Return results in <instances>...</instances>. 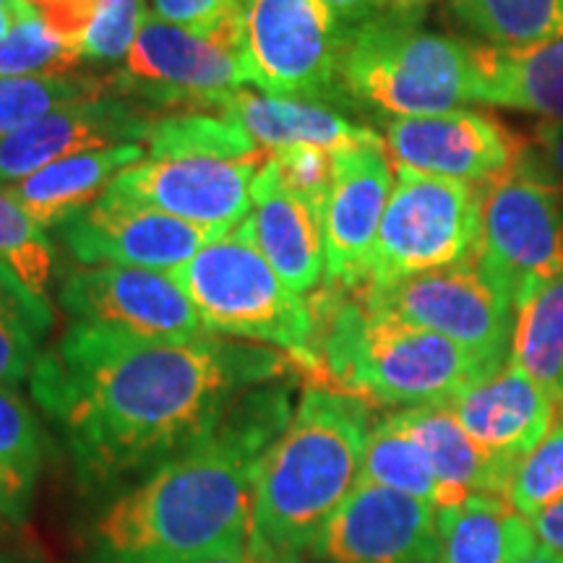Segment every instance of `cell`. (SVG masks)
Masks as SVG:
<instances>
[{
    "instance_id": "6da1fadb",
    "label": "cell",
    "mask_w": 563,
    "mask_h": 563,
    "mask_svg": "<svg viewBox=\"0 0 563 563\" xmlns=\"http://www.w3.org/2000/svg\"><path fill=\"white\" fill-rule=\"evenodd\" d=\"M290 373H298L290 355L264 344L214 334L150 340L74 321L30 382L76 473L104 488L186 452L241 394Z\"/></svg>"
},
{
    "instance_id": "7a4b0ae2",
    "label": "cell",
    "mask_w": 563,
    "mask_h": 563,
    "mask_svg": "<svg viewBox=\"0 0 563 563\" xmlns=\"http://www.w3.org/2000/svg\"><path fill=\"white\" fill-rule=\"evenodd\" d=\"M292 386H253L201 441L118 496L97 522V563H203L251 545L253 485L292 420Z\"/></svg>"
},
{
    "instance_id": "3957f363",
    "label": "cell",
    "mask_w": 563,
    "mask_h": 563,
    "mask_svg": "<svg viewBox=\"0 0 563 563\" xmlns=\"http://www.w3.org/2000/svg\"><path fill=\"white\" fill-rule=\"evenodd\" d=\"M371 407L306 386L292 420L266 449L253 485L251 551L262 563H302L321 527L361 481Z\"/></svg>"
},
{
    "instance_id": "277c9868",
    "label": "cell",
    "mask_w": 563,
    "mask_h": 563,
    "mask_svg": "<svg viewBox=\"0 0 563 563\" xmlns=\"http://www.w3.org/2000/svg\"><path fill=\"white\" fill-rule=\"evenodd\" d=\"M319 384L368 407L449 405L493 368L446 336L373 313L352 290L327 285L311 298Z\"/></svg>"
},
{
    "instance_id": "5b68a950",
    "label": "cell",
    "mask_w": 563,
    "mask_h": 563,
    "mask_svg": "<svg viewBox=\"0 0 563 563\" xmlns=\"http://www.w3.org/2000/svg\"><path fill=\"white\" fill-rule=\"evenodd\" d=\"M340 79L350 100L397 118L462 110L481 91L473 42L422 30L402 13L347 32Z\"/></svg>"
},
{
    "instance_id": "8992f818",
    "label": "cell",
    "mask_w": 563,
    "mask_h": 563,
    "mask_svg": "<svg viewBox=\"0 0 563 563\" xmlns=\"http://www.w3.org/2000/svg\"><path fill=\"white\" fill-rule=\"evenodd\" d=\"M170 279L191 298L209 334L272 344L290 355L308 386L319 384L311 300L279 279L241 224L203 245Z\"/></svg>"
},
{
    "instance_id": "52a82bcc",
    "label": "cell",
    "mask_w": 563,
    "mask_h": 563,
    "mask_svg": "<svg viewBox=\"0 0 563 563\" xmlns=\"http://www.w3.org/2000/svg\"><path fill=\"white\" fill-rule=\"evenodd\" d=\"M115 76V95L157 112H222L251 84L243 51V16L209 32L146 13Z\"/></svg>"
},
{
    "instance_id": "ba28073f",
    "label": "cell",
    "mask_w": 563,
    "mask_h": 563,
    "mask_svg": "<svg viewBox=\"0 0 563 563\" xmlns=\"http://www.w3.org/2000/svg\"><path fill=\"white\" fill-rule=\"evenodd\" d=\"M477 269L514 306L563 274V183L525 152L483 191Z\"/></svg>"
},
{
    "instance_id": "9c48e42d",
    "label": "cell",
    "mask_w": 563,
    "mask_h": 563,
    "mask_svg": "<svg viewBox=\"0 0 563 563\" xmlns=\"http://www.w3.org/2000/svg\"><path fill=\"white\" fill-rule=\"evenodd\" d=\"M483 191L485 186L397 165L363 287H389L418 274L475 262Z\"/></svg>"
},
{
    "instance_id": "30bf717a",
    "label": "cell",
    "mask_w": 563,
    "mask_h": 563,
    "mask_svg": "<svg viewBox=\"0 0 563 563\" xmlns=\"http://www.w3.org/2000/svg\"><path fill=\"white\" fill-rule=\"evenodd\" d=\"M347 30L323 0H245L243 51L251 84L272 97L332 102L342 91Z\"/></svg>"
},
{
    "instance_id": "8fae6325",
    "label": "cell",
    "mask_w": 563,
    "mask_h": 563,
    "mask_svg": "<svg viewBox=\"0 0 563 563\" xmlns=\"http://www.w3.org/2000/svg\"><path fill=\"white\" fill-rule=\"evenodd\" d=\"M352 292L368 311L446 336L493 368H501L506 347H511L517 313L483 277L477 262L418 274L389 287H361Z\"/></svg>"
},
{
    "instance_id": "7c38bea8",
    "label": "cell",
    "mask_w": 563,
    "mask_h": 563,
    "mask_svg": "<svg viewBox=\"0 0 563 563\" xmlns=\"http://www.w3.org/2000/svg\"><path fill=\"white\" fill-rule=\"evenodd\" d=\"M266 159L269 154L251 159L150 157L125 167L104 194L133 207L230 232L249 217L253 178Z\"/></svg>"
},
{
    "instance_id": "4fadbf2b",
    "label": "cell",
    "mask_w": 563,
    "mask_h": 563,
    "mask_svg": "<svg viewBox=\"0 0 563 563\" xmlns=\"http://www.w3.org/2000/svg\"><path fill=\"white\" fill-rule=\"evenodd\" d=\"M321 563H435L439 509L422 498L357 481L321 527Z\"/></svg>"
},
{
    "instance_id": "5bb4252c",
    "label": "cell",
    "mask_w": 563,
    "mask_h": 563,
    "mask_svg": "<svg viewBox=\"0 0 563 563\" xmlns=\"http://www.w3.org/2000/svg\"><path fill=\"white\" fill-rule=\"evenodd\" d=\"M74 321L100 323L150 340L209 336L191 298L170 274L133 266H81L63 279L58 295Z\"/></svg>"
},
{
    "instance_id": "9a60e30c",
    "label": "cell",
    "mask_w": 563,
    "mask_h": 563,
    "mask_svg": "<svg viewBox=\"0 0 563 563\" xmlns=\"http://www.w3.org/2000/svg\"><path fill=\"white\" fill-rule=\"evenodd\" d=\"M58 232L66 249L87 266H133L165 274L191 262L203 245L228 235L162 211L133 207L110 194L63 222Z\"/></svg>"
},
{
    "instance_id": "2e32d148",
    "label": "cell",
    "mask_w": 563,
    "mask_h": 563,
    "mask_svg": "<svg viewBox=\"0 0 563 563\" xmlns=\"http://www.w3.org/2000/svg\"><path fill=\"white\" fill-rule=\"evenodd\" d=\"M384 141L397 165L470 186H490L525 157L509 125L475 110L397 118L386 123Z\"/></svg>"
},
{
    "instance_id": "e0dca14e",
    "label": "cell",
    "mask_w": 563,
    "mask_h": 563,
    "mask_svg": "<svg viewBox=\"0 0 563 563\" xmlns=\"http://www.w3.org/2000/svg\"><path fill=\"white\" fill-rule=\"evenodd\" d=\"M334 175L323 207L327 285L361 290L394 180L386 141H363L332 152Z\"/></svg>"
},
{
    "instance_id": "ac0fdd59",
    "label": "cell",
    "mask_w": 563,
    "mask_h": 563,
    "mask_svg": "<svg viewBox=\"0 0 563 563\" xmlns=\"http://www.w3.org/2000/svg\"><path fill=\"white\" fill-rule=\"evenodd\" d=\"M157 118V110L115 95L47 112L0 139V186L30 178L42 167L76 154L146 141Z\"/></svg>"
},
{
    "instance_id": "d6986e66",
    "label": "cell",
    "mask_w": 563,
    "mask_h": 563,
    "mask_svg": "<svg viewBox=\"0 0 563 563\" xmlns=\"http://www.w3.org/2000/svg\"><path fill=\"white\" fill-rule=\"evenodd\" d=\"M449 407L470 439L509 481L519 460L538 446L555 418L553 399L511 361L456 394Z\"/></svg>"
},
{
    "instance_id": "ffe728a7",
    "label": "cell",
    "mask_w": 563,
    "mask_h": 563,
    "mask_svg": "<svg viewBox=\"0 0 563 563\" xmlns=\"http://www.w3.org/2000/svg\"><path fill=\"white\" fill-rule=\"evenodd\" d=\"M251 201L241 222L245 235L295 295L313 292L327 274L323 211L282 183L272 157L253 178Z\"/></svg>"
},
{
    "instance_id": "44dd1931",
    "label": "cell",
    "mask_w": 563,
    "mask_h": 563,
    "mask_svg": "<svg viewBox=\"0 0 563 563\" xmlns=\"http://www.w3.org/2000/svg\"><path fill=\"white\" fill-rule=\"evenodd\" d=\"M141 159L144 150L139 144L112 146L58 159L32 173L30 178L0 188L30 220L42 230H51L100 201L112 180Z\"/></svg>"
},
{
    "instance_id": "7402d4cb",
    "label": "cell",
    "mask_w": 563,
    "mask_h": 563,
    "mask_svg": "<svg viewBox=\"0 0 563 563\" xmlns=\"http://www.w3.org/2000/svg\"><path fill=\"white\" fill-rule=\"evenodd\" d=\"M407 431L415 435L431 462L439 498L435 509H454L467 501L473 493H493L504 496L509 488V475L481 452V446L470 439L462 422L456 420L449 405H426L399 410Z\"/></svg>"
},
{
    "instance_id": "603a6c76",
    "label": "cell",
    "mask_w": 563,
    "mask_h": 563,
    "mask_svg": "<svg viewBox=\"0 0 563 563\" xmlns=\"http://www.w3.org/2000/svg\"><path fill=\"white\" fill-rule=\"evenodd\" d=\"M477 102L563 123V37L530 47L475 45Z\"/></svg>"
},
{
    "instance_id": "cb8c5ba5",
    "label": "cell",
    "mask_w": 563,
    "mask_h": 563,
    "mask_svg": "<svg viewBox=\"0 0 563 563\" xmlns=\"http://www.w3.org/2000/svg\"><path fill=\"white\" fill-rule=\"evenodd\" d=\"M222 112L266 152L287 144H316L336 152L342 146L378 139L365 125L350 123L342 112L329 108L327 102L292 100V97H272L238 89Z\"/></svg>"
},
{
    "instance_id": "d4e9b609",
    "label": "cell",
    "mask_w": 563,
    "mask_h": 563,
    "mask_svg": "<svg viewBox=\"0 0 563 563\" xmlns=\"http://www.w3.org/2000/svg\"><path fill=\"white\" fill-rule=\"evenodd\" d=\"M534 548L532 522L504 496L473 493L454 509L439 511L435 563H519Z\"/></svg>"
},
{
    "instance_id": "484cf974",
    "label": "cell",
    "mask_w": 563,
    "mask_h": 563,
    "mask_svg": "<svg viewBox=\"0 0 563 563\" xmlns=\"http://www.w3.org/2000/svg\"><path fill=\"white\" fill-rule=\"evenodd\" d=\"M45 441L32 405L19 389H0V517L21 525L37 490Z\"/></svg>"
},
{
    "instance_id": "4316f807",
    "label": "cell",
    "mask_w": 563,
    "mask_h": 563,
    "mask_svg": "<svg viewBox=\"0 0 563 563\" xmlns=\"http://www.w3.org/2000/svg\"><path fill=\"white\" fill-rule=\"evenodd\" d=\"M511 363L563 407V274L532 292L514 316Z\"/></svg>"
},
{
    "instance_id": "83f0119b",
    "label": "cell",
    "mask_w": 563,
    "mask_h": 563,
    "mask_svg": "<svg viewBox=\"0 0 563 563\" xmlns=\"http://www.w3.org/2000/svg\"><path fill=\"white\" fill-rule=\"evenodd\" d=\"M449 9L490 47L514 51L563 37V0H449Z\"/></svg>"
},
{
    "instance_id": "f1b7e54d",
    "label": "cell",
    "mask_w": 563,
    "mask_h": 563,
    "mask_svg": "<svg viewBox=\"0 0 563 563\" xmlns=\"http://www.w3.org/2000/svg\"><path fill=\"white\" fill-rule=\"evenodd\" d=\"M152 159L173 157H214L251 159L269 154L253 141L241 125L224 112H159L150 139Z\"/></svg>"
},
{
    "instance_id": "f546056e",
    "label": "cell",
    "mask_w": 563,
    "mask_h": 563,
    "mask_svg": "<svg viewBox=\"0 0 563 563\" xmlns=\"http://www.w3.org/2000/svg\"><path fill=\"white\" fill-rule=\"evenodd\" d=\"M361 481L407 493L433 504L439 498V481L426 452L415 435L407 431L402 415L394 412L371 428L365 443Z\"/></svg>"
},
{
    "instance_id": "4dcf8cb0",
    "label": "cell",
    "mask_w": 563,
    "mask_h": 563,
    "mask_svg": "<svg viewBox=\"0 0 563 563\" xmlns=\"http://www.w3.org/2000/svg\"><path fill=\"white\" fill-rule=\"evenodd\" d=\"M53 323V308L32 298L9 269L0 266V389L32 376L40 340Z\"/></svg>"
},
{
    "instance_id": "1f68e13d",
    "label": "cell",
    "mask_w": 563,
    "mask_h": 563,
    "mask_svg": "<svg viewBox=\"0 0 563 563\" xmlns=\"http://www.w3.org/2000/svg\"><path fill=\"white\" fill-rule=\"evenodd\" d=\"M115 95V76H0V139L66 104ZM118 97V95H115Z\"/></svg>"
},
{
    "instance_id": "d6a6232c",
    "label": "cell",
    "mask_w": 563,
    "mask_h": 563,
    "mask_svg": "<svg viewBox=\"0 0 563 563\" xmlns=\"http://www.w3.org/2000/svg\"><path fill=\"white\" fill-rule=\"evenodd\" d=\"M81 60L79 47L53 32L30 5L21 11L9 37L0 45V76L60 79V76H76Z\"/></svg>"
},
{
    "instance_id": "836d02e7",
    "label": "cell",
    "mask_w": 563,
    "mask_h": 563,
    "mask_svg": "<svg viewBox=\"0 0 563 563\" xmlns=\"http://www.w3.org/2000/svg\"><path fill=\"white\" fill-rule=\"evenodd\" d=\"M0 266L9 269L19 285L42 306L53 277V245L45 230L21 211L0 188Z\"/></svg>"
},
{
    "instance_id": "e575fe53",
    "label": "cell",
    "mask_w": 563,
    "mask_h": 563,
    "mask_svg": "<svg viewBox=\"0 0 563 563\" xmlns=\"http://www.w3.org/2000/svg\"><path fill=\"white\" fill-rule=\"evenodd\" d=\"M506 501L527 519L563 501V410H555L551 431L514 467Z\"/></svg>"
},
{
    "instance_id": "d590c367",
    "label": "cell",
    "mask_w": 563,
    "mask_h": 563,
    "mask_svg": "<svg viewBox=\"0 0 563 563\" xmlns=\"http://www.w3.org/2000/svg\"><path fill=\"white\" fill-rule=\"evenodd\" d=\"M144 19V0H102L81 42V58L104 63L129 55Z\"/></svg>"
},
{
    "instance_id": "8d00e7d4",
    "label": "cell",
    "mask_w": 563,
    "mask_h": 563,
    "mask_svg": "<svg viewBox=\"0 0 563 563\" xmlns=\"http://www.w3.org/2000/svg\"><path fill=\"white\" fill-rule=\"evenodd\" d=\"M269 157L277 165L282 183L300 199L323 211L334 175L332 152L316 144H287L272 150Z\"/></svg>"
},
{
    "instance_id": "74e56055",
    "label": "cell",
    "mask_w": 563,
    "mask_h": 563,
    "mask_svg": "<svg viewBox=\"0 0 563 563\" xmlns=\"http://www.w3.org/2000/svg\"><path fill=\"white\" fill-rule=\"evenodd\" d=\"M102 0H26V5L37 13V16L58 32L63 40L79 47L87 37L91 21H95L97 11H100Z\"/></svg>"
},
{
    "instance_id": "f35d334b",
    "label": "cell",
    "mask_w": 563,
    "mask_h": 563,
    "mask_svg": "<svg viewBox=\"0 0 563 563\" xmlns=\"http://www.w3.org/2000/svg\"><path fill=\"white\" fill-rule=\"evenodd\" d=\"M534 154L532 157L563 183V123H540L534 129Z\"/></svg>"
},
{
    "instance_id": "ab89813d",
    "label": "cell",
    "mask_w": 563,
    "mask_h": 563,
    "mask_svg": "<svg viewBox=\"0 0 563 563\" xmlns=\"http://www.w3.org/2000/svg\"><path fill=\"white\" fill-rule=\"evenodd\" d=\"M344 30H357L365 21L386 13L384 0H323Z\"/></svg>"
},
{
    "instance_id": "60d3db41",
    "label": "cell",
    "mask_w": 563,
    "mask_h": 563,
    "mask_svg": "<svg viewBox=\"0 0 563 563\" xmlns=\"http://www.w3.org/2000/svg\"><path fill=\"white\" fill-rule=\"evenodd\" d=\"M530 522L538 543L563 555V501L548 506L545 511L534 514Z\"/></svg>"
},
{
    "instance_id": "b9f144b4",
    "label": "cell",
    "mask_w": 563,
    "mask_h": 563,
    "mask_svg": "<svg viewBox=\"0 0 563 563\" xmlns=\"http://www.w3.org/2000/svg\"><path fill=\"white\" fill-rule=\"evenodd\" d=\"M435 0H384L386 13H402V16H420Z\"/></svg>"
},
{
    "instance_id": "7bdbcfd3",
    "label": "cell",
    "mask_w": 563,
    "mask_h": 563,
    "mask_svg": "<svg viewBox=\"0 0 563 563\" xmlns=\"http://www.w3.org/2000/svg\"><path fill=\"white\" fill-rule=\"evenodd\" d=\"M203 563H262V561L256 559V553L251 551V545H241V548H235V551L214 555V559H209Z\"/></svg>"
},
{
    "instance_id": "ee69618b",
    "label": "cell",
    "mask_w": 563,
    "mask_h": 563,
    "mask_svg": "<svg viewBox=\"0 0 563 563\" xmlns=\"http://www.w3.org/2000/svg\"><path fill=\"white\" fill-rule=\"evenodd\" d=\"M519 563H563V555H559L555 551H551V548L538 543V548H534L532 553H527Z\"/></svg>"
},
{
    "instance_id": "f6af8a7d",
    "label": "cell",
    "mask_w": 563,
    "mask_h": 563,
    "mask_svg": "<svg viewBox=\"0 0 563 563\" xmlns=\"http://www.w3.org/2000/svg\"><path fill=\"white\" fill-rule=\"evenodd\" d=\"M19 16L21 13H16V11L0 9V45H3L5 37H9V32L13 30V24H16Z\"/></svg>"
},
{
    "instance_id": "bcb514c9",
    "label": "cell",
    "mask_w": 563,
    "mask_h": 563,
    "mask_svg": "<svg viewBox=\"0 0 563 563\" xmlns=\"http://www.w3.org/2000/svg\"><path fill=\"white\" fill-rule=\"evenodd\" d=\"M561 410H563V407H561Z\"/></svg>"
}]
</instances>
